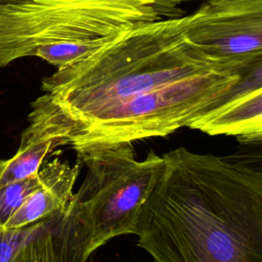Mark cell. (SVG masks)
<instances>
[{
	"label": "cell",
	"mask_w": 262,
	"mask_h": 262,
	"mask_svg": "<svg viewBox=\"0 0 262 262\" xmlns=\"http://www.w3.org/2000/svg\"><path fill=\"white\" fill-rule=\"evenodd\" d=\"M59 215L26 244L12 262H62L59 246L52 230Z\"/></svg>",
	"instance_id": "cell-10"
},
{
	"label": "cell",
	"mask_w": 262,
	"mask_h": 262,
	"mask_svg": "<svg viewBox=\"0 0 262 262\" xmlns=\"http://www.w3.org/2000/svg\"><path fill=\"white\" fill-rule=\"evenodd\" d=\"M1 162H2V160H0V164H1Z\"/></svg>",
	"instance_id": "cell-16"
},
{
	"label": "cell",
	"mask_w": 262,
	"mask_h": 262,
	"mask_svg": "<svg viewBox=\"0 0 262 262\" xmlns=\"http://www.w3.org/2000/svg\"><path fill=\"white\" fill-rule=\"evenodd\" d=\"M111 39L92 43L59 42L44 44L36 48L33 56L40 57L57 69H60L87 57Z\"/></svg>",
	"instance_id": "cell-9"
},
{
	"label": "cell",
	"mask_w": 262,
	"mask_h": 262,
	"mask_svg": "<svg viewBox=\"0 0 262 262\" xmlns=\"http://www.w3.org/2000/svg\"><path fill=\"white\" fill-rule=\"evenodd\" d=\"M73 148L86 167V176L52 230L62 262H86L110 239L135 234L165 159L150 150L144 160L138 161L128 142Z\"/></svg>",
	"instance_id": "cell-3"
},
{
	"label": "cell",
	"mask_w": 262,
	"mask_h": 262,
	"mask_svg": "<svg viewBox=\"0 0 262 262\" xmlns=\"http://www.w3.org/2000/svg\"><path fill=\"white\" fill-rule=\"evenodd\" d=\"M262 88V57L245 68L239 73V79L224 93L208 111H212L237 99H241ZM207 113V112H206ZM205 113V114H206Z\"/></svg>",
	"instance_id": "cell-13"
},
{
	"label": "cell",
	"mask_w": 262,
	"mask_h": 262,
	"mask_svg": "<svg viewBox=\"0 0 262 262\" xmlns=\"http://www.w3.org/2000/svg\"><path fill=\"white\" fill-rule=\"evenodd\" d=\"M41 176L37 174L0 186V226H5L27 198L40 185Z\"/></svg>",
	"instance_id": "cell-11"
},
{
	"label": "cell",
	"mask_w": 262,
	"mask_h": 262,
	"mask_svg": "<svg viewBox=\"0 0 262 262\" xmlns=\"http://www.w3.org/2000/svg\"><path fill=\"white\" fill-rule=\"evenodd\" d=\"M80 162L71 166L54 159L41 166L40 185L27 198L4 227L18 228L61 214L73 198Z\"/></svg>",
	"instance_id": "cell-6"
},
{
	"label": "cell",
	"mask_w": 262,
	"mask_h": 262,
	"mask_svg": "<svg viewBox=\"0 0 262 262\" xmlns=\"http://www.w3.org/2000/svg\"><path fill=\"white\" fill-rule=\"evenodd\" d=\"M12 1H19V0H0V3H5V2H12Z\"/></svg>",
	"instance_id": "cell-15"
},
{
	"label": "cell",
	"mask_w": 262,
	"mask_h": 262,
	"mask_svg": "<svg viewBox=\"0 0 262 262\" xmlns=\"http://www.w3.org/2000/svg\"><path fill=\"white\" fill-rule=\"evenodd\" d=\"M58 215L18 228L0 226V262H12L25 245L45 229Z\"/></svg>",
	"instance_id": "cell-12"
},
{
	"label": "cell",
	"mask_w": 262,
	"mask_h": 262,
	"mask_svg": "<svg viewBox=\"0 0 262 262\" xmlns=\"http://www.w3.org/2000/svg\"><path fill=\"white\" fill-rule=\"evenodd\" d=\"M166 0H19L0 3V68L41 45L106 41L140 25L180 16Z\"/></svg>",
	"instance_id": "cell-4"
},
{
	"label": "cell",
	"mask_w": 262,
	"mask_h": 262,
	"mask_svg": "<svg viewBox=\"0 0 262 262\" xmlns=\"http://www.w3.org/2000/svg\"><path fill=\"white\" fill-rule=\"evenodd\" d=\"M211 70L224 69L188 43L185 15L140 25L44 78L28 128L74 147L124 105Z\"/></svg>",
	"instance_id": "cell-2"
},
{
	"label": "cell",
	"mask_w": 262,
	"mask_h": 262,
	"mask_svg": "<svg viewBox=\"0 0 262 262\" xmlns=\"http://www.w3.org/2000/svg\"><path fill=\"white\" fill-rule=\"evenodd\" d=\"M188 127L209 135L233 136L238 142L262 141V88L207 112Z\"/></svg>",
	"instance_id": "cell-7"
},
{
	"label": "cell",
	"mask_w": 262,
	"mask_h": 262,
	"mask_svg": "<svg viewBox=\"0 0 262 262\" xmlns=\"http://www.w3.org/2000/svg\"><path fill=\"white\" fill-rule=\"evenodd\" d=\"M140 214L155 262H262V181L222 156L178 147Z\"/></svg>",
	"instance_id": "cell-1"
},
{
	"label": "cell",
	"mask_w": 262,
	"mask_h": 262,
	"mask_svg": "<svg viewBox=\"0 0 262 262\" xmlns=\"http://www.w3.org/2000/svg\"><path fill=\"white\" fill-rule=\"evenodd\" d=\"M59 145L58 140L26 128L15 155L0 164V186L37 174L43 160Z\"/></svg>",
	"instance_id": "cell-8"
},
{
	"label": "cell",
	"mask_w": 262,
	"mask_h": 262,
	"mask_svg": "<svg viewBox=\"0 0 262 262\" xmlns=\"http://www.w3.org/2000/svg\"><path fill=\"white\" fill-rule=\"evenodd\" d=\"M224 159L239 170L262 181V141L239 142Z\"/></svg>",
	"instance_id": "cell-14"
},
{
	"label": "cell",
	"mask_w": 262,
	"mask_h": 262,
	"mask_svg": "<svg viewBox=\"0 0 262 262\" xmlns=\"http://www.w3.org/2000/svg\"><path fill=\"white\" fill-rule=\"evenodd\" d=\"M185 37L209 61L239 74L262 57V0H208L185 15Z\"/></svg>",
	"instance_id": "cell-5"
}]
</instances>
